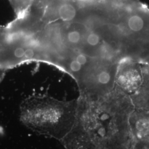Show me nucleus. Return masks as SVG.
Listing matches in <instances>:
<instances>
[{"mask_svg": "<svg viewBox=\"0 0 149 149\" xmlns=\"http://www.w3.org/2000/svg\"><path fill=\"white\" fill-rule=\"evenodd\" d=\"M127 24L130 31L134 32H140L144 28V19L141 16L134 15L129 18Z\"/></svg>", "mask_w": 149, "mask_h": 149, "instance_id": "nucleus-6", "label": "nucleus"}, {"mask_svg": "<svg viewBox=\"0 0 149 149\" xmlns=\"http://www.w3.org/2000/svg\"><path fill=\"white\" fill-rule=\"evenodd\" d=\"M101 37L96 32L89 33L86 38V42L90 47H97L100 42Z\"/></svg>", "mask_w": 149, "mask_h": 149, "instance_id": "nucleus-7", "label": "nucleus"}, {"mask_svg": "<svg viewBox=\"0 0 149 149\" xmlns=\"http://www.w3.org/2000/svg\"><path fill=\"white\" fill-rule=\"evenodd\" d=\"M74 59L76 60L82 66H84L86 64L87 62V60H88L87 57L83 54H79V55H77Z\"/></svg>", "mask_w": 149, "mask_h": 149, "instance_id": "nucleus-8", "label": "nucleus"}, {"mask_svg": "<svg viewBox=\"0 0 149 149\" xmlns=\"http://www.w3.org/2000/svg\"><path fill=\"white\" fill-rule=\"evenodd\" d=\"M78 100L62 101L47 96H31L21 106L20 119L34 132L61 141L74 124Z\"/></svg>", "mask_w": 149, "mask_h": 149, "instance_id": "nucleus-2", "label": "nucleus"}, {"mask_svg": "<svg viewBox=\"0 0 149 149\" xmlns=\"http://www.w3.org/2000/svg\"><path fill=\"white\" fill-rule=\"evenodd\" d=\"M134 106L117 87L96 100L80 98L74 125L60 142L66 149H133Z\"/></svg>", "mask_w": 149, "mask_h": 149, "instance_id": "nucleus-1", "label": "nucleus"}, {"mask_svg": "<svg viewBox=\"0 0 149 149\" xmlns=\"http://www.w3.org/2000/svg\"><path fill=\"white\" fill-rule=\"evenodd\" d=\"M58 17L60 21L69 22L72 21L76 15V10L74 6L69 3H64L58 8Z\"/></svg>", "mask_w": 149, "mask_h": 149, "instance_id": "nucleus-4", "label": "nucleus"}, {"mask_svg": "<svg viewBox=\"0 0 149 149\" xmlns=\"http://www.w3.org/2000/svg\"><path fill=\"white\" fill-rule=\"evenodd\" d=\"M16 17L21 16L29 8L35 0H9Z\"/></svg>", "mask_w": 149, "mask_h": 149, "instance_id": "nucleus-5", "label": "nucleus"}, {"mask_svg": "<svg viewBox=\"0 0 149 149\" xmlns=\"http://www.w3.org/2000/svg\"><path fill=\"white\" fill-rule=\"evenodd\" d=\"M129 121L134 144L149 147V113L134 110Z\"/></svg>", "mask_w": 149, "mask_h": 149, "instance_id": "nucleus-3", "label": "nucleus"}]
</instances>
